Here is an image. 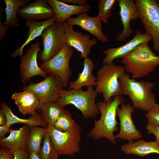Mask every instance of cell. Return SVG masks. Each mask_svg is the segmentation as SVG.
<instances>
[{
	"mask_svg": "<svg viewBox=\"0 0 159 159\" xmlns=\"http://www.w3.org/2000/svg\"><path fill=\"white\" fill-rule=\"evenodd\" d=\"M125 102L122 95L115 96L107 101L97 102L96 104L101 117L99 120H94V127L88 134V136L95 140L104 138L116 145L114 133L119 130L116 119L117 110L119 105Z\"/></svg>",
	"mask_w": 159,
	"mask_h": 159,
	"instance_id": "6da1fadb",
	"label": "cell"
},
{
	"mask_svg": "<svg viewBox=\"0 0 159 159\" xmlns=\"http://www.w3.org/2000/svg\"><path fill=\"white\" fill-rule=\"evenodd\" d=\"M119 81L122 95L130 97L134 108L147 112L156 103L155 94L152 91L155 83L136 81L125 72L122 74Z\"/></svg>",
	"mask_w": 159,
	"mask_h": 159,
	"instance_id": "7a4b0ae2",
	"label": "cell"
},
{
	"mask_svg": "<svg viewBox=\"0 0 159 159\" xmlns=\"http://www.w3.org/2000/svg\"><path fill=\"white\" fill-rule=\"evenodd\" d=\"M121 63L132 79L144 77L159 65V57L152 51L148 43H143L122 58Z\"/></svg>",
	"mask_w": 159,
	"mask_h": 159,
	"instance_id": "3957f363",
	"label": "cell"
},
{
	"mask_svg": "<svg viewBox=\"0 0 159 159\" xmlns=\"http://www.w3.org/2000/svg\"><path fill=\"white\" fill-rule=\"evenodd\" d=\"M98 94L93 87L91 86L87 87L85 91L82 89H63L57 102L64 107L67 105H72L80 111L84 119L93 118L100 113L95 102Z\"/></svg>",
	"mask_w": 159,
	"mask_h": 159,
	"instance_id": "277c9868",
	"label": "cell"
},
{
	"mask_svg": "<svg viewBox=\"0 0 159 159\" xmlns=\"http://www.w3.org/2000/svg\"><path fill=\"white\" fill-rule=\"evenodd\" d=\"M124 67L116 65L113 62L103 64L97 71L95 91L102 94L104 101L112 97L122 95L119 79L125 73Z\"/></svg>",
	"mask_w": 159,
	"mask_h": 159,
	"instance_id": "5b68a950",
	"label": "cell"
},
{
	"mask_svg": "<svg viewBox=\"0 0 159 159\" xmlns=\"http://www.w3.org/2000/svg\"><path fill=\"white\" fill-rule=\"evenodd\" d=\"M139 18L145 30L151 38L153 49L159 52V4L155 0H135Z\"/></svg>",
	"mask_w": 159,
	"mask_h": 159,
	"instance_id": "8992f818",
	"label": "cell"
},
{
	"mask_svg": "<svg viewBox=\"0 0 159 159\" xmlns=\"http://www.w3.org/2000/svg\"><path fill=\"white\" fill-rule=\"evenodd\" d=\"M47 130L59 156L65 155L73 157L79 152L82 130L80 125L69 130L62 132L48 124Z\"/></svg>",
	"mask_w": 159,
	"mask_h": 159,
	"instance_id": "52a82bcc",
	"label": "cell"
},
{
	"mask_svg": "<svg viewBox=\"0 0 159 159\" xmlns=\"http://www.w3.org/2000/svg\"><path fill=\"white\" fill-rule=\"evenodd\" d=\"M41 36L43 49L39 57L44 63L57 54L65 43L64 24L54 23L44 30Z\"/></svg>",
	"mask_w": 159,
	"mask_h": 159,
	"instance_id": "ba28073f",
	"label": "cell"
},
{
	"mask_svg": "<svg viewBox=\"0 0 159 159\" xmlns=\"http://www.w3.org/2000/svg\"><path fill=\"white\" fill-rule=\"evenodd\" d=\"M74 52L73 49L65 43L57 54L49 61L42 63L40 67L48 74L60 77L64 87H66L72 74L69 61Z\"/></svg>",
	"mask_w": 159,
	"mask_h": 159,
	"instance_id": "9c48e42d",
	"label": "cell"
},
{
	"mask_svg": "<svg viewBox=\"0 0 159 159\" xmlns=\"http://www.w3.org/2000/svg\"><path fill=\"white\" fill-rule=\"evenodd\" d=\"M64 87L60 77L49 74L39 82L24 86L22 89L32 91L38 96L40 101L39 107L46 103L57 102Z\"/></svg>",
	"mask_w": 159,
	"mask_h": 159,
	"instance_id": "30bf717a",
	"label": "cell"
},
{
	"mask_svg": "<svg viewBox=\"0 0 159 159\" xmlns=\"http://www.w3.org/2000/svg\"><path fill=\"white\" fill-rule=\"evenodd\" d=\"M40 42L33 43L26 50L24 56L21 57L20 64L19 74L21 82L26 84L32 77L40 76L46 77L47 74L38 65L37 58L40 51Z\"/></svg>",
	"mask_w": 159,
	"mask_h": 159,
	"instance_id": "8fae6325",
	"label": "cell"
},
{
	"mask_svg": "<svg viewBox=\"0 0 159 159\" xmlns=\"http://www.w3.org/2000/svg\"><path fill=\"white\" fill-rule=\"evenodd\" d=\"M134 111V108L129 103H123L121 105V108H117V114L119 119L120 128L119 133L115 136L116 138L130 142L142 137L132 119V114Z\"/></svg>",
	"mask_w": 159,
	"mask_h": 159,
	"instance_id": "7c38bea8",
	"label": "cell"
},
{
	"mask_svg": "<svg viewBox=\"0 0 159 159\" xmlns=\"http://www.w3.org/2000/svg\"><path fill=\"white\" fill-rule=\"evenodd\" d=\"M66 43L80 53L81 58H85L91 54L92 47L97 44L95 39H90L89 34H84L82 32L74 30L72 26L66 21L64 23Z\"/></svg>",
	"mask_w": 159,
	"mask_h": 159,
	"instance_id": "4fadbf2b",
	"label": "cell"
},
{
	"mask_svg": "<svg viewBox=\"0 0 159 159\" xmlns=\"http://www.w3.org/2000/svg\"><path fill=\"white\" fill-rule=\"evenodd\" d=\"M152 40L151 37L146 33H142L137 30L133 37L126 44L115 48H109L104 51L103 54L105 55L102 63L109 64L113 62L115 59L122 58L136 48L141 44L148 43Z\"/></svg>",
	"mask_w": 159,
	"mask_h": 159,
	"instance_id": "5bb4252c",
	"label": "cell"
},
{
	"mask_svg": "<svg viewBox=\"0 0 159 159\" xmlns=\"http://www.w3.org/2000/svg\"><path fill=\"white\" fill-rule=\"evenodd\" d=\"M120 8L119 14L123 26V29L116 36L117 41L122 42L131 36L133 32L130 22L139 18L138 9L133 0H117Z\"/></svg>",
	"mask_w": 159,
	"mask_h": 159,
	"instance_id": "9a60e30c",
	"label": "cell"
},
{
	"mask_svg": "<svg viewBox=\"0 0 159 159\" xmlns=\"http://www.w3.org/2000/svg\"><path fill=\"white\" fill-rule=\"evenodd\" d=\"M17 15L26 20L37 21L55 17L52 8L48 4L47 0H36L20 7Z\"/></svg>",
	"mask_w": 159,
	"mask_h": 159,
	"instance_id": "2e32d148",
	"label": "cell"
},
{
	"mask_svg": "<svg viewBox=\"0 0 159 159\" xmlns=\"http://www.w3.org/2000/svg\"><path fill=\"white\" fill-rule=\"evenodd\" d=\"M69 24L80 26L83 30L87 31L103 43L108 42L107 37L103 33L101 20L97 16L91 17L87 12L77 16L75 17H70L65 21Z\"/></svg>",
	"mask_w": 159,
	"mask_h": 159,
	"instance_id": "e0dca14e",
	"label": "cell"
},
{
	"mask_svg": "<svg viewBox=\"0 0 159 159\" xmlns=\"http://www.w3.org/2000/svg\"><path fill=\"white\" fill-rule=\"evenodd\" d=\"M31 128L30 127L24 125L18 129H13L9 136L0 139L1 146L8 148L13 152L18 150H28Z\"/></svg>",
	"mask_w": 159,
	"mask_h": 159,
	"instance_id": "ac0fdd59",
	"label": "cell"
},
{
	"mask_svg": "<svg viewBox=\"0 0 159 159\" xmlns=\"http://www.w3.org/2000/svg\"><path fill=\"white\" fill-rule=\"evenodd\" d=\"M48 4L55 13L56 23L63 24L73 15H77L89 11L90 6L87 4L82 6L70 5L59 0H47Z\"/></svg>",
	"mask_w": 159,
	"mask_h": 159,
	"instance_id": "d6986e66",
	"label": "cell"
},
{
	"mask_svg": "<svg viewBox=\"0 0 159 159\" xmlns=\"http://www.w3.org/2000/svg\"><path fill=\"white\" fill-rule=\"evenodd\" d=\"M11 98L14 102L19 111L23 115H34L40 104L38 96L33 92L24 90L12 94Z\"/></svg>",
	"mask_w": 159,
	"mask_h": 159,
	"instance_id": "ffe728a7",
	"label": "cell"
},
{
	"mask_svg": "<svg viewBox=\"0 0 159 159\" xmlns=\"http://www.w3.org/2000/svg\"><path fill=\"white\" fill-rule=\"evenodd\" d=\"M56 21L55 17L42 21L26 20V24L29 29L27 38L18 49L11 54V56L13 58L18 56H23V51L24 47L32 41L42 36L44 30L55 23Z\"/></svg>",
	"mask_w": 159,
	"mask_h": 159,
	"instance_id": "44dd1931",
	"label": "cell"
},
{
	"mask_svg": "<svg viewBox=\"0 0 159 159\" xmlns=\"http://www.w3.org/2000/svg\"><path fill=\"white\" fill-rule=\"evenodd\" d=\"M83 69L78 74V77L75 81L69 82L68 90H79L82 89L83 87H93L97 85V78L92 74V71L95 65L92 60L88 57L84 59L83 63Z\"/></svg>",
	"mask_w": 159,
	"mask_h": 159,
	"instance_id": "7402d4cb",
	"label": "cell"
},
{
	"mask_svg": "<svg viewBox=\"0 0 159 159\" xmlns=\"http://www.w3.org/2000/svg\"><path fill=\"white\" fill-rule=\"evenodd\" d=\"M121 150L125 154L141 157L152 153L159 155V146L155 141L146 142L143 139L123 145L121 147Z\"/></svg>",
	"mask_w": 159,
	"mask_h": 159,
	"instance_id": "603a6c76",
	"label": "cell"
},
{
	"mask_svg": "<svg viewBox=\"0 0 159 159\" xmlns=\"http://www.w3.org/2000/svg\"><path fill=\"white\" fill-rule=\"evenodd\" d=\"M1 108L5 112L7 117L6 126L10 128L15 124H22L31 127L35 126L47 127L48 124L41 117L39 113L34 115H31L28 119H22L15 115L7 104L2 101L1 104Z\"/></svg>",
	"mask_w": 159,
	"mask_h": 159,
	"instance_id": "cb8c5ba5",
	"label": "cell"
},
{
	"mask_svg": "<svg viewBox=\"0 0 159 159\" xmlns=\"http://www.w3.org/2000/svg\"><path fill=\"white\" fill-rule=\"evenodd\" d=\"M31 1V0H4L6 17L3 24L9 27H19L20 24L19 19L17 16L18 11L20 7L29 4Z\"/></svg>",
	"mask_w": 159,
	"mask_h": 159,
	"instance_id": "d4e9b609",
	"label": "cell"
},
{
	"mask_svg": "<svg viewBox=\"0 0 159 159\" xmlns=\"http://www.w3.org/2000/svg\"><path fill=\"white\" fill-rule=\"evenodd\" d=\"M66 110L57 102L46 103L39 107L37 111L48 124L53 126L59 117Z\"/></svg>",
	"mask_w": 159,
	"mask_h": 159,
	"instance_id": "484cf974",
	"label": "cell"
},
{
	"mask_svg": "<svg viewBox=\"0 0 159 159\" xmlns=\"http://www.w3.org/2000/svg\"><path fill=\"white\" fill-rule=\"evenodd\" d=\"M47 132V127L35 126L31 127L29 138L28 150L35 152L39 154L42 139Z\"/></svg>",
	"mask_w": 159,
	"mask_h": 159,
	"instance_id": "4316f807",
	"label": "cell"
},
{
	"mask_svg": "<svg viewBox=\"0 0 159 159\" xmlns=\"http://www.w3.org/2000/svg\"><path fill=\"white\" fill-rule=\"evenodd\" d=\"M39 155L41 159H58L59 156L48 132L43 138Z\"/></svg>",
	"mask_w": 159,
	"mask_h": 159,
	"instance_id": "83f0119b",
	"label": "cell"
},
{
	"mask_svg": "<svg viewBox=\"0 0 159 159\" xmlns=\"http://www.w3.org/2000/svg\"><path fill=\"white\" fill-rule=\"evenodd\" d=\"M78 125L72 118L71 114L66 110L59 117L54 126L59 131L65 132L72 129Z\"/></svg>",
	"mask_w": 159,
	"mask_h": 159,
	"instance_id": "f1b7e54d",
	"label": "cell"
},
{
	"mask_svg": "<svg viewBox=\"0 0 159 159\" xmlns=\"http://www.w3.org/2000/svg\"><path fill=\"white\" fill-rule=\"evenodd\" d=\"M116 0H99L98 3L99 12L97 16L104 23L108 22L111 16L112 10Z\"/></svg>",
	"mask_w": 159,
	"mask_h": 159,
	"instance_id": "f546056e",
	"label": "cell"
},
{
	"mask_svg": "<svg viewBox=\"0 0 159 159\" xmlns=\"http://www.w3.org/2000/svg\"><path fill=\"white\" fill-rule=\"evenodd\" d=\"M146 117L148 121L159 126V104L156 103L151 109L146 113Z\"/></svg>",
	"mask_w": 159,
	"mask_h": 159,
	"instance_id": "4dcf8cb0",
	"label": "cell"
},
{
	"mask_svg": "<svg viewBox=\"0 0 159 159\" xmlns=\"http://www.w3.org/2000/svg\"><path fill=\"white\" fill-rule=\"evenodd\" d=\"M146 129L149 134H152L155 135L156 138L155 141L159 146V126L154 125L148 121Z\"/></svg>",
	"mask_w": 159,
	"mask_h": 159,
	"instance_id": "1f68e13d",
	"label": "cell"
},
{
	"mask_svg": "<svg viewBox=\"0 0 159 159\" xmlns=\"http://www.w3.org/2000/svg\"><path fill=\"white\" fill-rule=\"evenodd\" d=\"M14 152L9 149L1 147L0 148V159H13Z\"/></svg>",
	"mask_w": 159,
	"mask_h": 159,
	"instance_id": "d6a6232c",
	"label": "cell"
},
{
	"mask_svg": "<svg viewBox=\"0 0 159 159\" xmlns=\"http://www.w3.org/2000/svg\"><path fill=\"white\" fill-rule=\"evenodd\" d=\"M13 159H29V151L28 150H18L14 152Z\"/></svg>",
	"mask_w": 159,
	"mask_h": 159,
	"instance_id": "836d02e7",
	"label": "cell"
},
{
	"mask_svg": "<svg viewBox=\"0 0 159 159\" xmlns=\"http://www.w3.org/2000/svg\"><path fill=\"white\" fill-rule=\"evenodd\" d=\"M2 16L0 15V41H1L5 37L6 34L9 27L4 25L2 21Z\"/></svg>",
	"mask_w": 159,
	"mask_h": 159,
	"instance_id": "e575fe53",
	"label": "cell"
},
{
	"mask_svg": "<svg viewBox=\"0 0 159 159\" xmlns=\"http://www.w3.org/2000/svg\"><path fill=\"white\" fill-rule=\"evenodd\" d=\"M66 3H68L75 5L82 6L87 4V0H60Z\"/></svg>",
	"mask_w": 159,
	"mask_h": 159,
	"instance_id": "d590c367",
	"label": "cell"
},
{
	"mask_svg": "<svg viewBox=\"0 0 159 159\" xmlns=\"http://www.w3.org/2000/svg\"><path fill=\"white\" fill-rule=\"evenodd\" d=\"M13 129L7 127L6 125L0 126V139L5 138L6 134L9 133Z\"/></svg>",
	"mask_w": 159,
	"mask_h": 159,
	"instance_id": "8d00e7d4",
	"label": "cell"
},
{
	"mask_svg": "<svg viewBox=\"0 0 159 159\" xmlns=\"http://www.w3.org/2000/svg\"><path fill=\"white\" fill-rule=\"evenodd\" d=\"M7 123V117L3 110L1 108L0 110V126L6 125Z\"/></svg>",
	"mask_w": 159,
	"mask_h": 159,
	"instance_id": "74e56055",
	"label": "cell"
},
{
	"mask_svg": "<svg viewBox=\"0 0 159 159\" xmlns=\"http://www.w3.org/2000/svg\"><path fill=\"white\" fill-rule=\"evenodd\" d=\"M29 159H41L39 155L36 152L31 151L29 152Z\"/></svg>",
	"mask_w": 159,
	"mask_h": 159,
	"instance_id": "f35d334b",
	"label": "cell"
},
{
	"mask_svg": "<svg viewBox=\"0 0 159 159\" xmlns=\"http://www.w3.org/2000/svg\"><path fill=\"white\" fill-rule=\"evenodd\" d=\"M4 9H2V8H1L0 9V14L1 13H2V12L4 11Z\"/></svg>",
	"mask_w": 159,
	"mask_h": 159,
	"instance_id": "ab89813d",
	"label": "cell"
},
{
	"mask_svg": "<svg viewBox=\"0 0 159 159\" xmlns=\"http://www.w3.org/2000/svg\"><path fill=\"white\" fill-rule=\"evenodd\" d=\"M98 159L97 158H92V159Z\"/></svg>",
	"mask_w": 159,
	"mask_h": 159,
	"instance_id": "60d3db41",
	"label": "cell"
},
{
	"mask_svg": "<svg viewBox=\"0 0 159 159\" xmlns=\"http://www.w3.org/2000/svg\"></svg>",
	"mask_w": 159,
	"mask_h": 159,
	"instance_id": "b9f144b4",
	"label": "cell"
}]
</instances>
